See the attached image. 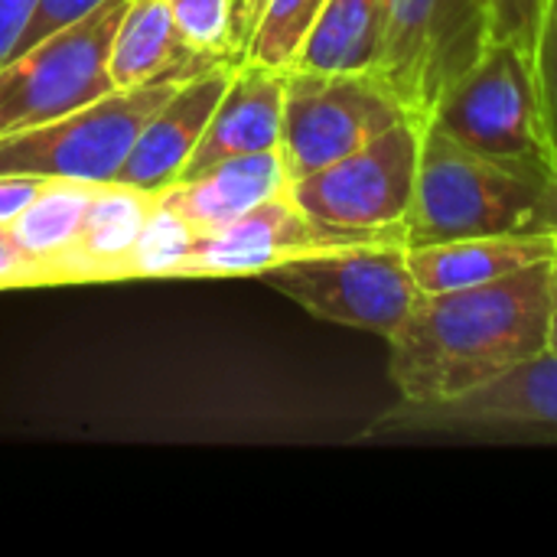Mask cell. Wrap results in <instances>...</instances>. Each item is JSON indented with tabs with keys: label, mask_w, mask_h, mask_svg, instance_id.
<instances>
[{
	"label": "cell",
	"mask_w": 557,
	"mask_h": 557,
	"mask_svg": "<svg viewBox=\"0 0 557 557\" xmlns=\"http://www.w3.org/2000/svg\"><path fill=\"white\" fill-rule=\"evenodd\" d=\"M212 62L219 59L199 55L180 39L166 0H127L111 39L108 75L114 88H137L173 72H199Z\"/></svg>",
	"instance_id": "cell-17"
},
{
	"label": "cell",
	"mask_w": 557,
	"mask_h": 557,
	"mask_svg": "<svg viewBox=\"0 0 557 557\" xmlns=\"http://www.w3.org/2000/svg\"><path fill=\"white\" fill-rule=\"evenodd\" d=\"M290 173L277 150L225 157L193 180H180L160 193L163 206L180 212L199 235L215 232L271 196L287 193Z\"/></svg>",
	"instance_id": "cell-14"
},
{
	"label": "cell",
	"mask_w": 557,
	"mask_h": 557,
	"mask_svg": "<svg viewBox=\"0 0 557 557\" xmlns=\"http://www.w3.org/2000/svg\"><path fill=\"white\" fill-rule=\"evenodd\" d=\"M255 20H258V0H235V49H238V55L245 52Z\"/></svg>",
	"instance_id": "cell-29"
},
{
	"label": "cell",
	"mask_w": 557,
	"mask_h": 557,
	"mask_svg": "<svg viewBox=\"0 0 557 557\" xmlns=\"http://www.w3.org/2000/svg\"><path fill=\"white\" fill-rule=\"evenodd\" d=\"M284 91L287 69L238 59L232 82L222 91L215 114L180 180H193L225 157L277 150L284 134Z\"/></svg>",
	"instance_id": "cell-13"
},
{
	"label": "cell",
	"mask_w": 557,
	"mask_h": 557,
	"mask_svg": "<svg viewBox=\"0 0 557 557\" xmlns=\"http://www.w3.org/2000/svg\"><path fill=\"white\" fill-rule=\"evenodd\" d=\"M261 7H264V0H258V13H261ZM258 23V20H255Z\"/></svg>",
	"instance_id": "cell-31"
},
{
	"label": "cell",
	"mask_w": 557,
	"mask_h": 557,
	"mask_svg": "<svg viewBox=\"0 0 557 557\" xmlns=\"http://www.w3.org/2000/svg\"><path fill=\"white\" fill-rule=\"evenodd\" d=\"M101 3H104V0H39V7H36L29 26H26L23 36H20L16 52L26 49V46H33V42H39V39H46V36H52L55 29H62V26H69V23H78L82 16L95 13ZM16 52H13V55H16Z\"/></svg>",
	"instance_id": "cell-25"
},
{
	"label": "cell",
	"mask_w": 557,
	"mask_h": 557,
	"mask_svg": "<svg viewBox=\"0 0 557 557\" xmlns=\"http://www.w3.org/2000/svg\"><path fill=\"white\" fill-rule=\"evenodd\" d=\"M424 124L421 117H405L349 157L290 180V199L326 228L405 245V222L418 196Z\"/></svg>",
	"instance_id": "cell-3"
},
{
	"label": "cell",
	"mask_w": 557,
	"mask_h": 557,
	"mask_svg": "<svg viewBox=\"0 0 557 557\" xmlns=\"http://www.w3.org/2000/svg\"><path fill=\"white\" fill-rule=\"evenodd\" d=\"M326 0H264L242 59L290 69Z\"/></svg>",
	"instance_id": "cell-20"
},
{
	"label": "cell",
	"mask_w": 557,
	"mask_h": 557,
	"mask_svg": "<svg viewBox=\"0 0 557 557\" xmlns=\"http://www.w3.org/2000/svg\"><path fill=\"white\" fill-rule=\"evenodd\" d=\"M362 242H392V238L326 228L313 222L290 199V193H281L248 209L235 222L199 235L183 277H261L264 271L284 261L330 251V248L362 245Z\"/></svg>",
	"instance_id": "cell-11"
},
{
	"label": "cell",
	"mask_w": 557,
	"mask_h": 557,
	"mask_svg": "<svg viewBox=\"0 0 557 557\" xmlns=\"http://www.w3.org/2000/svg\"><path fill=\"white\" fill-rule=\"evenodd\" d=\"M542 3L545 0H486L493 39L519 46L532 62V46H535V33H539Z\"/></svg>",
	"instance_id": "cell-24"
},
{
	"label": "cell",
	"mask_w": 557,
	"mask_h": 557,
	"mask_svg": "<svg viewBox=\"0 0 557 557\" xmlns=\"http://www.w3.org/2000/svg\"><path fill=\"white\" fill-rule=\"evenodd\" d=\"M39 0H0V62H7L16 46L23 29L29 26Z\"/></svg>",
	"instance_id": "cell-28"
},
{
	"label": "cell",
	"mask_w": 557,
	"mask_h": 557,
	"mask_svg": "<svg viewBox=\"0 0 557 557\" xmlns=\"http://www.w3.org/2000/svg\"><path fill=\"white\" fill-rule=\"evenodd\" d=\"M196 238L199 232L160 199L131 251L127 277H183Z\"/></svg>",
	"instance_id": "cell-21"
},
{
	"label": "cell",
	"mask_w": 557,
	"mask_h": 557,
	"mask_svg": "<svg viewBox=\"0 0 557 557\" xmlns=\"http://www.w3.org/2000/svg\"><path fill=\"white\" fill-rule=\"evenodd\" d=\"M95 186L98 183L49 180L39 196L7 225L23 255H29L42 268L46 287L59 284V268L78 242Z\"/></svg>",
	"instance_id": "cell-19"
},
{
	"label": "cell",
	"mask_w": 557,
	"mask_h": 557,
	"mask_svg": "<svg viewBox=\"0 0 557 557\" xmlns=\"http://www.w3.org/2000/svg\"><path fill=\"white\" fill-rule=\"evenodd\" d=\"M555 261L421 294L388 339V379L405 405L457 401L548 349Z\"/></svg>",
	"instance_id": "cell-1"
},
{
	"label": "cell",
	"mask_w": 557,
	"mask_h": 557,
	"mask_svg": "<svg viewBox=\"0 0 557 557\" xmlns=\"http://www.w3.org/2000/svg\"><path fill=\"white\" fill-rule=\"evenodd\" d=\"M385 0H326L290 69L375 72Z\"/></svg>",
	"instance_id": "cell-18"
},
{
	"label": "cell",
	"mask_w": 557,
	"mask_h": 557,
	"mask_svg": "<svg viewBox=\"0 0 557 557\" xmlns=\"http://www.w3.org/2000/svg\"><path fill=\"white\" fill-rule=\"evenodd\" d=\"M160 193L127 186V183H98L88 202L75 248L59 268V284H91V281H124L131 251L157 209Z\"/></svg>",
	"instance_id": "cell-16"
},
{
	"label": "cell",
	"mask_w": 557,
	"mask_h": 557,
	"mask_svg": "<svg viewBox=\"0 0 557 557\" xmlns=\"http://www.w3.org/2000/svg\"><path fill=\"white\" fill-rule=\"evenodd\" d=\"M127 0H104L95 13L55 29L0 62V137L55 121L108 95V52Z\"/></svg>",
	"instance_id": "cell-8"
},
{
	"label": "cell",
	"mask_w": 557,
	"mask_h": 557,
	"mask_svg": "<svg viewBox=\"0 0 557 557\" xmlns=\"http://www.w3.org/2000/svg\"><path fill=\"white\" fill-rule=\"evenodd\" d=\"M557 258V235H476L408 248V264L421 294L490 284Z\"/></svg>",
	"instance_id": "cell-15"
},
{
	"label": "cell",
	"mask_w": 557,
	"mask_h": 557,
	"mask_svg": "<svg viewBox=\"0 0 557 557\" xmlns=\"http://www.w3.org/2000/svg\"><path fill=\"white\" fill-rule=\"evenodd\" d=\"M532 75H535V88L542 101V124H545V137H548V150H552V163L557 173V0L542 3L539 33L532 46Z\"/></svg>",
	"instance_id": "cell-23"
},
{
	"label": "cell",
	"mask_w": 557,
	"mask_h": 557,
	"mask_svg": "<svg viewBox=\"0 0 557 557\" xmlns=\"http://www.w3.org/2000/svg\"><path fill=\"white\" fill-rule=\"evenodd\" d=\"M261 281L310 317L382 336L385 343L421 297L408 248L398 242H362L304 255L264 271Z\"/></svg>",
	"instance_id": "cell-4"
},
{
	"label": "cell",
	"mask_w": 557,
	"mask_h": 557,
	"mask_svg": "<svg viewBox=\"0 0 557 557\" xmlns=\"http://www.w3.org/2000/svg\"><path fill=\"white\" fill-rule=\"evenodd\" d=\"M525 232L557 235L555 170L483 157L424 124L418 196L405 222V245Z\"/></svg>",
	"instance_id": "cell-2"
},
{
	"label": "cell",
	"mask_w": 557,
	"mask_h": 557,
	"mask_svg": "<svg viewBox=\"0 0 557 557\" xmlns=\"http://www.w3.org/2000/svg\"><path fill=\"white\" fill-rule=\"evenodd\" d=\"M428 124L483 157L545 163L555 170L532 62L512 42L493 39L437 98Z\"/></svg>",
	"instance_id": "cell-6"
},
{
	"label": "cell",
	"mask_w": 557,
	"mask_h": 557,
	"mask_svg": "<svg viewBox=\"0 0 557 557\" xmlns=\"http://www.w3.org/2000/svg\"><path fill=\"white\" fill-rule=\"evenodd\" d=\"M411 117L375 72L287 69L281 153L290 180L323 170Z\"/></svg>",
	"instance_id": "cell-9"
},
{
	"label": "cell",
	"mask_w": 557,
	"mask_h": 557,
	"mask_svg": "<svg viewBox=\"0 0 557 557\" xmlns=\"http://www.w3.org/2000/svg\"><path fill=\"white\" fill-rule=\"evenodd\" d=\"M193 72H173L137 88L108 95L26 131L0 137V173H33L42 180L111 183L124 166L147 117Z\"/></svg>",
	"instance_id": "cell-5"
},
{
	"label": "cell",
	"mask_w": 557,
	"mask_h": 557,
	"mask_svg": "<svg viewBox=\"0 0 557 557\" xmlns=\"http://www.w3.org/2000/svg\"><path fill=\"white\" fill-rule=\"evenodd\" d=\"M10 287H46V274L29 255H23L10 228L0 225V290Z\"/></svg>",
	"instance_id": "cell-26"
},
{
	"label": "cell",
	"mask_w": 557,
	"mask_h": 557,
	"mask_svg": "<svg viewBox=\"0 0 557 557\" xmlns=\"http://www.w3.org/2000/svg\"><path fill=\"white\" fill-rule=\"evenodd\" d=\"M470 434L503 441H557V356L542 352L503 379L444 405L395 401L359 437Z\"/></svg>",
	"instance_id": "cell-10"
},
{
	"label": "cell",
	"mask_w": 557,
	"mask_h": 557,
	"mask_svg": "<svg viewBox=\"0 0 557 557\" xmlns=\"http://www.w3.org/2000/svg\"><path fill=\"white\" fill-rule=\"evenodd\" d=\"M548 352L557 356V258H555V297H552V320H548Z\"/></svg>",
	"instance_id": "cell-30"
},
{
	"label": "cell",
	"mask_w": 557,
	"mask_h": 557,
	"mask_svg": "<svg viewBox=\"0 0 557 557\" xmlns=\"http://www.w3.org/2000/svg\"><path fill=\"white\" fill-rule=\"evenodd\" d=\"M180 39L209 59H242L235 49V0H166Z\"/></svg>",
	"instance_id": "cell-22"
},
{
	"label": "cell",
	"mask_w": 557,
	"mask_h": 557,
	"mask_svg": "<svg viewBox=\"0 0 557 557\" xmlns=\"http://www.w3.org/2000/svg\"><path fill=\"white\" fill-rule=\"evenodd\" d=\"M493 42L486 0H385L375 75L411 117L428 121L437 98Z\"/></svg>",
	"instance_id": "cell-7"
},
{
	"label": "cell",
	"mask_w": 557,
	"mask_h": 557,
	"mask_svg": "<svg viewBox=\"0 0 557 557\" xmlns=\"http://www.w3.org/2000/svg\"><path fill=\"white\" fill-rule=\"evenodd\" d=\"M49 180L33 173H0V225H10Z\"/></svg>",
	"instance_id": "cell-27"
},
{
	"label": "cell",
	"mask_w": 557,
	"mask_h": 557,
	"mask_svg": "<svg viewBox=\"0 0 557 557\" xmlns=\"http://www.w3.org/2000/svg\"><path fill=\"white\" fill-rule=\"evenodd\" d=\"M235 62L238 59H219V62L193 72L189 78H183L173 88V95L140 127L114 183L153 189V193H163L166 186H173L183 176L186 163L193 160L202 134L215 114L222 91L232 82Z\"/></svg>",
	"instance_id": "cell-12"
}]
</instances>
